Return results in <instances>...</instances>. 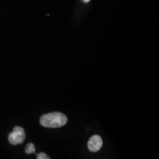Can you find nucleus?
Listing matches in <instances>:
<instances>
[{
  "instance_id": "nucleus-1",
  "label": "nucleus",
  "mask_w": 159,
  "mask_h": 159,
  "mask_svg": "<svg viewBox=\"0 0 159 159\" xmlns=\"http://www.w3.org/2000/svg\"><path fill=\"white\" fill-rule=\"evenodd\" d=\"M68 119L65 114L60 112L49 113L43 115L40 119V123L45 128H57L66 124Z\"/></svg>"
},
{
  "instance_id": "nucleus-2",
  "label": "nucleus",
  "mask_w": 159,
  "mask_h": 159,
  "mask_svg": "<svg viewBox=\"0 0 159 159\" xmlns=\"http://www.w3.org/2000/svg\"><path fill=\"white\" fill-rule=\"evenodd\" d=\"M26 137L25 130L21 127H15L8 136L9 142L13 145H17L23 143Z\"/></svg>"
},
{
  "instance_id": "nucleus-3",
  "label": "nucleus",
  "mask_w": 159,
  "mask_h": 159,
  "mask_svg": "<svg viewBox=\"0 0 159 159\" xmlns=\"http://www.w3.org/2000/svg\"><path fill=\"white\" fill-rule=\"evenodd\" d=\"M102 146V138L99 135H94L89 139L88 148L91 152H97L100 150Z\"/></svg>"
},
{
  "instance_id": "nucleus-4",
  "label": "nucleus",
  "mask_w": 159,
  "mask_h": 159,
  "mask_svg": "<svg viewBox=\"0 0 159 159\" xmlns=\"http://www.w3.org/2000/svg\"><path fill=\"white\" fill-rule=\"evenodd\" d=\"M25 152L27 154H31V153H34L35 152V148L34 144H32V143H29L28 144H27L25 148Z\"/></svg>"
},
{
  "instance_id": "nucleus-5",
  "label": "nucleus",
  "mask_w": 159,
  "mask_h": 159,
  "mask_svg": "<svg viewBox=\"0 0 159 159\" xmlns=\"http://www.w3.org/2000/svg\"><path fill=\"white\" fill-rule=\"evenodd\" d=\"M38 159H49V157L45 154L44 152H40L39 154L37 155Z\"/></svg>"
},
{
  "instance_id": "nucleus-6",
  "label": "nucleus",
  "mask_w": 159,
  "mask_h": 159,
  "mask_svg": "<svg viewBox=\"0 0 159 159\" xmlns=\"http://www.w3.org/2000/svg\"><path fill=\"white\" fill-rule=\"evenodd\" d=\"M83 1L85 2H90V0H83Z\"/></svg>"
}]
</instances>
